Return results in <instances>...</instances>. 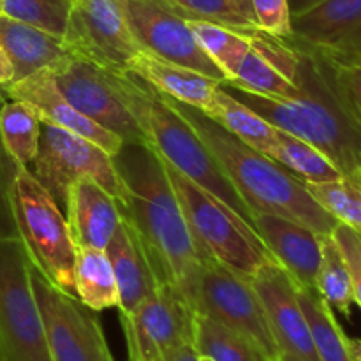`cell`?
Here are the masks:
<instances>
[{"instance_id": "7", "label": "cell", "mask_w": 361, "mask_h": 361, "mask_svg": "<svg viewBox=\"0 0 361 361\" xmlns=\"http://www.w3.org/2000/svg\"><path fill=\"white\" fill-rule=\"evenodd\" d=\"M20 238L0 240V355L2 361H53Z\"/></svg>"}, {"instance_id": "24", "label": "cell", "mask_w": 361, "mask_h": 361, "mask_svg": "<svg viewBox=\"0 0 361 361\" xmlns=\"http://www.w3.org/2000/svg\"><path fill=\"white\" fill-rule=\"evenodd\" d=\"M264 155L303 182H330L344 176L319 148L281 129Z\"/></svg>"}, {"instance_id": "15", "label": "cell", "mask_w": 361, "mask_h": 361, "mask_svg": "<svg viewBox=\"0 0 361 361\" xmlns=\"http://www.w3.org/2000/svg\"><path fill=\"white\" fill-rule=\"evenodd\" d=\"M250 282L264 307L279 361H319L291 275L277 261H268Z\"/></svg>"}, {"instance_id": "17", "label": "cell", "mask_w": 361, "mask_h": 361, "mask_svg": "<svg viewBox=\"0 0 361 361\" xmlns=\"http://www.w3.org/2000/svg\"><path fill=\"white\" fill-rule=\"evenodd\" d=\"M6 99H18L37 111L41 122L53 123L56 127L71 130L81 137L94 141L101 148H104L109 155H115L122 148L123 141L116 134L109 133L99 123L92 122L85 115H81L69 101L62 95L51 76V71L42 69L30 76L23 78L2 87Z\"/></svg>"}, {"instance_id": "9", "label": "cell", "mask_w": 361, "mask_h": 361, "mask_svg": "<svg viewBox=\"0 0 361 361\" xmlns=\"http://www.w3.org/2000/svg\"><path fill=\"white\" fill-rule=\"evenodd\" d=\"M32 289L44 324L53 361H115L101 323L92 309L55 288L34 264H28Z\"/></svg>"}, {"instance_id": "20", "label": "cell", "mask_w": 361, "mask_h": 361, "mask_svg": "<svg viewBox=\"0 0 361 361\" xmlns=\"http://www.w3.org/2000/svg\"><path fill=\"white\" fill-rule=\"evenodd\" d=\"M129 73L150 83L155 90L175 101L189 104L200 109L204 115H210L214 109L215 92L221 81L201 74L189 67L176 66L154 53L141 49L129 63Z\"/></svg>"}, {"instance_id": "21", "label": "cell", "mask_w": 361, "mask_h": 361, "mask_svg": "<svg viewBox=\"0 0 361 361\" xmlns=\"http://www.w3.org/2000/svg\"><path fill=\"white\" fill-rule=\"evenodd\" d=\"M106 252L111 261L118 284L120 317L129 316L143 300H147L157 289L159 282L136 233L123 219L120 221L113 238L109 240Z\"/></svg>"}, {"instance_id": "41", "label": "cell", "mask_w": 361, "mask_h": 361, "mask_svg": "<svg viewBox=\"0 0 361 361\" xmlns=\"http://www.w3.org/2000/svg\"><path fill=\"white\" fill-rule=\"evenodd\" d=\"M323 0H288L289 11H291V16H296V14H302L305 11L312 9L314 6L321 4Z\"/></svg>"}, {"instance_id": "12", "label": "cell", "mask_w": 361, "mask_h": 361, "mask_svg": "<svg viewBox=\"0 0 361 361\" xmlns=\"http://www.w3.org/2000/svg\"><path fill=\"white\" fill-rule=\"evenodd\" d=\"M118 4L141 48L221 83L228 81V76L196 41L189 21L169 9L162 0H118Z\"/></svg>"}, {"instance_id": "23", "label": "cell", "mask_w": 361, "mask_h": 361, "mask_svg": "<svg viewBox=\"0 0 361 361\" xmlns=\"http://www.w3.org/2000/svg\"><path fill=\"white\" fill-rule=\"evenodd\" d=\"M74 289L78 300L94 312L118 309V284L106 249L81 247L76 250Z\"/></svg>"}, {"instance_id": "25", "label": "cell", "mask_w": 361, "mask_h": 361, "mask_svg": "<svg viewBox=\"0 0 361 361\" xmlns=\"http://www.w3.org/2000/svg\"><path fill=\"white\" fill-rule=\"evenodd\" d=\"M194 345L201 358L210 361H277L252 341L203 314L194 316Z\"/></svg>"}, {"instance_id": "28", "label": "cell", "mask_w": 361, "mask_h": 361, "mask_svg": "<svg viewBox=\"0 0 361 361\" xmlns=\"http://www.w3.org/2000/svg\"><path fill=\"white\" fill-rule=\"evenodd\" d=\"M41 118L30 104L6 99L0 106V137L11 157L20 166L30 168L37 155Z\"/></svg>"}, {"instance_id": "36", "label": "cell", "mask_w": 361, "mask_h": 361, "mask_svg": "<svg viewBox=\"0 0 361 361\" xmlns=\"http://www.w3.org/2000/svg\"><path fill=\"white\" fill-rule=\"evenodd\" d=\"M20 168L21 166L11 157L0 137V240L18 238L13 204H11V189Z\"/></svg>"}, {"instance_id": "39", "label": "cell", "mask_w": 361, "mask_h": 361, "mask_svg": "<svg viewBox=\"0 0 361 361\" xmlns=\"http://www.w3.org/2000/svg\"><path fill=\"white\" fill-rule=\"evenodd\" d=\"M161 358L164 361H201V355L192 342H187V344H178L166 349Z\"/></svg>"}, {"instance_id": "14", "label": "cell", "mask_w": 361, "mask_h": 361, "mask_svg": "<svg viewBox=\"0 0 361 361\" xmlns=\"http://www.w3.org/2000/svg\"><path fill=\"white\" fill-rule=\"evenodd\" d=\"M194 316L175 286L159 284L129 316L120 317L129 361H152L173 345L194 344Z\"/></svg>"}, {"instance_id": "6", "label": "cell", "mask_w": 361, "mask_h": 361, "mask_svg": "<svg viewBox=\"0 0 361 361\" xmlns=\"http://www.w3.org/2000/svg\"><path fill=\"white\" fill-rule=\"evenodd\" d=\"M14 222L30 263L67 295L76 296L74 267L76 245L63 212L37 182L32 171L21 166L11 189Z\"/></svg>"}, {"instance_id": "3", "label": "cell", "mask_w": 361, "mask_h": 361, "mask_svg": "<svg viewBox=\"0 0 361 361\" xmlns=\"http://www.w3.org/2000/svg\"><path fill=\"white\" fill-rule=\"evenodd\" d=\"M164 95V94H162ZM169 104L196 129L243 203L256 214H274L330 236L338 224L307 189L305 182L270 157L240 141L200 109L168 97Z\"/></svg>"}, {"instance_id": "38", "label": "cell", "mask_w": 361, "mask_h": 361, "mask_svg": "<svg viewBox=\"0 0 361 361\" xmlns=\"http://www.w3.org/2000/svg\"><path fill=\"white\" fill-rule=\"evenodd\" d=\"M331 236H334L338 249L344 254L345 263H348L349 271H351L355 303H358L361 309V235L355 229L348 228V226L337 224Z\"/></svg>"}, {"instance_id": "8", "label": "cell", "mask_w": 361, "mask_h": 361, "mask_svg": "<svg viewBox=\"0 0 361 361\" xmlns=\"http://www.w3.org/2000/svg\"><path fill=\"white\" fill-rule=\"evenodd\" d=\"M30 166L32 169H28L32 175L62 212L71 185L81 178L97 182L118 201V204L123 201L122 180L116 173L111 155L94 141L53 123H41L37 155Z\"/></svg>"}, {"instance_id": "26", "label": "cell", "mask_w": 361, "mask_h": 361, "mask_svg": "<svg viewBox=\"0 0 361 361\" xmlns=\"http://www.w3.org/2000/svg\"><path fill=\"white\" fill-rule=\"evenodd\" d=\"M296 296L310 326L319 361H351L344 330L317 289L296 284Z\"/></svg>"}, {"instance_id": "46", "label": "cell", "mask_w": 361, "mask_h": 361, "mask_svg": "<svg viewBox=\"0 0 361 361\" xmlns=\"http://www.w3.org/2000/svg\"><path fill=\"white\" fill-rule=\"evenodd\" d=\"M0 13H2V0H0Z\"/></svg>"}, {"instance_id": "13", "label": "cell", "mask_w": 361, "mask_h": 361, "mask_svg": "<svg viewBox=\"0 0 361 361\" xmlns=\"http://www.w3.org/2000/svg\"><path fill=\"white\" fill-rule=\"evenodd\" d=\"M49 71L63 97L81 115L116 134L123 143L148 145L147 134L111 87L102 67L69 55Z\"/></svg>"}, {"instance_id": "48", "label": "cell", "mask_w": 361, "mask_h": 361, "mask_svg": "<svg viewBox=\"0 0 361 361\" xmlns=\"http://www.w3.org/2000/svg\"><path fill=\"white\" fill-rule=\"evenodd\" d=\"M0 361H2V355H0Z\"/></svg>"}, {"instance_id": "2", "label": "cell", "mask_w": 361, "mask_h": 361, "mask_svg": "<svg viewBox=\"0 0 361 361\" xmlns=\"http://www.w3.org/2000/svg\"><path fill=\"white\" fill-rule=\"evenodd\" d=\"M296 51L289 81L300 94L288 101L263 97L233 85L221 83L233 97L270 122L275 129L293 134L319 148L348 178H358L361 133L341 101L328 60L323 53L288 35Z\"/></svg>"}, {"instance_id": "1", "label": "cell", "mask_w": 361, "mask_h": 361, "mask_svg": "<svg viewBox=\"0 0 361 361\" xmlns=\"http://www.w3.org/2000/svg\"><path fill=\"white\" fill-rule=\"evenodd\" d=\"M113 164L123 185L122 219L136 233L155 279L175 286L192 307L208 256L187 226L161 157L148 145L123 143Z\"/></svg>"}, {"instance_id": "40", "label": "cell", "mask_w": 361, "mask_h": 361, "mask_svg": "<svg viewBox=\"0 0 361 361\" xmlns=\"http://www.w3.org/2000/svg\"><path fill=\"white\" fill-rule=\"evenodd\" d=\"M14 81V67L11 63L9 56L6 55V51L0 46V88L7 87L9 83Z\"/></svg>"}, {"instance_id": "4", "label": "cell", "mask_w": 361, "mask_h": 361, "mask_svg": "<svg viewBox=\"0 0 361 361\" xmlns=\"http://www.w3.org/2000/svg\"><path fill=\"white\" fill-rule=\"evenodd\" d=\"M106 78L145 130L148 147L180 173L221 197L254 228L252 212L233 187L217 159L168 99L136 74L104 69ZM256 229V228H254Z\"/></svg>"}, {"instance_id": "10", "label": "cell", "mask_w": 361, "mask_h": 361, "mask_svg": "<svg viewBox=\"0 0 361 361\" xmlns=\"http://www.w3.org/2000/svg\"><path fill=\"white\" fill-rule=\"evenodd\" d=\"M192 310L243 335L279 361L264 307L245 275L208 257L197 282Z\"/></svg>"}, {"instance_id": "27", "label": "cell", "mask_w": 361, "mask_h": 361, "mask_svg": "<svg viewBox=\"0 0 361 361\" xmlns=\"http://www.w3.org/2000/svg\"><path fill=\"white\" fill-rule=\"evenodd\" d=\"M207 116L221 123L233 136L261 154H267L277 133V129L270 122H267L254 109L233 97L222 85H219L215 92L214 109Z\"/></svg>"}, {"instance_id": "11", "label": "cell", "mask_w": 361, "mask_h": 361, "mask_svg": "<svg viewBox=\"0 0 361 361\" xmlns=\"http://www.w3.org/2000/svg\"><path fill=\"white\" fill-rule=\"evenodd\" d=\"M63 44L102 69L123 73L141 44L134 39L118 0H73Z\"/></svg>"}, {"instance_id": "45", "label": "cell", "mask_w": 361, "mask_h": 361, "mask_svg": "<svg viewBox=\"0 0 361 361\" xmlns=\"http://www.w3.org/2000/svg\"><path fill=\"white\" fill-rule=\"evenodd\" d=\"M152 361H164V360H162L161 356H157V358H154V360H152Z\"/></svg>"}, {"instance_id": "34", "label": "cell", "mask_w": 361, "mask_h": 361, "mask_svg": "<svg viewBox=\"0 0 361 361\" xmlns=\"http://www.w3.org/2000/svg\"><path fill=\"white\" fill-rule=\"evenodd\" d=\"M13 20L63 37L71 14L69 0H2V13Z\"/></svg>"}, {"instance_id": "44", "label": "cell", "mask_w": 361, "mask_h": 361, "mask_svg": "<svg viewBox=\"0 0 361 361\" xmlns=\"http://www.w3.org/2000/svg\"><path fill=\"white\" fill-rule=\"evenodd\" d=\"M4 101H6V95H4L2 88H0V106H2V104H4Z\"/></svg>"}, {"instance_id": "35", "label": "cell", "mask_w": 361, "mask_h": 361, "mask_svg": "<svg viewBox=\"0 0 361 361\" xmlns=\"http://www.w3.org/2000/svg\"><path fill=\"white\" fill-rule=\"evenodd\" d=\"M324 59L328 60L344 109L361 133V59H335L328 55Z\"/></svg>"}, {"instance_id": "16", "label": "cell", "mask_w": 361, "mask_h": 361, "mask_svg": "<svg viewBox=\"0 0 361 361\" xmlns=\"http://www.w3.org/2000/svg\"><path fill=\"white\" fill-rule=\"evenodd\" d=\"M291 37L335 59H361V0H323L291 16Z\"/></svg>"}, {"instance_id": "33", "label": "cell", "mask_w": 361, "mask_h": 361, "mask_svg": "<svg viewBox=\"0 0 361 361\" xmlns=\"http://www.w3.org/2000/svg\"><path fill=\"white\" fill-rule=\"evenodd\" d=\"M314 200L338 222L361 235V182L341 176L330 182H305Z\"/></svg>"}, {"instance_id": "42", "label": "cell", "mask_w": 361, "mask_h": 361, "mask_svg": "<svg viewBox=\"0 0 361 361\" xmlns=\"http://www.w3.org/2000/svg\"><path fill=\"white\" fill-rule=\"evenodd\" d=\"M345 344H348L351 361H361V338H353L345 335Z\"/></svg>"}, {"instance_id": "49", "label": "cell", "mask_w": 361, "mask_h": 361, "mask_svg": "<svg viewBox=\"0 0 361 361\" xmlns=\"http://www.w3.org/2000/svg\"><path fill=\"white\" fill-rule=\"evenodd\" d=\"M69 2H71V4H73V0H69Z\"/></svg>"}, {"instance_id": "32", "label": "cell", "mask_w": 361, "mask_h": 361, "mask_svg": "<svg viewBox=\"0 0 361 361\" xmlns=\"http://www.w3.org/2000/svg\"><path fill=\"white\" fill-rule=\"evenodd\" d=\"M189 21L190 30L194 32V37L200 42L203 51L215 62V66L228 76V81L231 80L233 73L243 56L247 55L252 44L249 37L240 32L231 30V28L221 27V25L208 23V21L200 20H187Z\"/></svg>"}, {"instance_id": "31", "label": "cell", "mask_w": 361, "mask_h": 361, "mask_svg": "<svg viewBox=\"0 0 361 361\" xmlns=\"http://www.w3.org/2000/svg\"><path fill=\"white\" fill-rule=\"evenodd\" d=\"M224 83L238 87L242 90L252 92V94L263 95V97L288 101L300 94L298 87L289 81L279 69H275L259 51L250 48L236 71L233 73L231 80Z\"/></svg>"}, {"instance_id": "19", "label": "cell", "mask_w": 361, "mask_h": 361, "mask_svg": "<svg viewBox=\"0 0 361 361\" xmlns=\"http://www.w3.org/2000/svg\"><path fill=\"white\" fill-rule=\"evenodd\" d=\"M63 215L76 249H106L122 221L118 201L92 178L71 185Z\"/></svg>"}, {"instance_id": "30", "label": "cell", "mask_w": 361, "mask_h": 361, "mask_svg": "<svg viewBox=\"0 0 361 361\" xmlns=\"http://www.w3.org/2000/svg\"><path fill=\"white\" fill-rule=\"evenodd\" d=\"M185 20H200L247 34L256 30L252 0H162Z\"/></svg>"}, {"instance_id": "29", "label": "cell", "mask_w": 361, "mask_h": 361, "mask_svg": "<svg viewBox=\"0 0 361 361\" xmlns=\"http://www.w3.org/2000/svg\"><path fill=\"white\" fill-rule=\"evenodd\" d=\"M314 288L331 309L341 312L348 319L351 317V309L355 303L351 271L345 263L344 254L331 235L321 238V263L317 268Z\"/></svg>"}, {"instance_id": "5", "label": "cell", "mask_w": 361, "mask_h": 361, "mask_svg": "<svg viewBox=\"0 0 361 361\" xmlns=\"http://www.w3.org/2000/svg\"><path fill=\"white\" fill-rule=\"evenodd\" d=\"M161 161L178 197L187 226L204 256L249 279L264 263L275 261L261 236L245 219L164 159Z\"/></svg>"}, {"instance_id": "18", "label": "cell", "mask_w": 361, "mask_h": 361, "mask_svg": "<svg viewBox=\"0 0 361 361\" xmlns=\"http://www.w3.org/2000/svg\"><path fill=\"white\" fill-rule=\"evenodd\" d=\"M254 228L293 281L303 288H314L323 236L300 222L274 214L254 215Z\"/></svg>"}, {"instance_id": "47", "label": "cell", "mask_w": 361, "mask_h": 361, "mask_svg": "<svg viewBox=\"0 0 361 361\" xmlns=\"http://www.w3.org/2000/svg\"><path fill=\"white\" fill-rule=\"evenodd\" d=\"M201 361H210V360H207V358H201Z\"/></svg>"}, {"instance_id": "37", "label": "cell", "mask_w": 361, "mask_h": 361, "mask_svg": "<svg viewBox=\"0 0 361 361\" xmlns=\"http://www.w3.org/2000/svg\"><path fill=\"white\" fill-rule=\"evenodd\" d=\"M257 28L275 37L291 35V11L288 0H252Z\"/></svg>"}, {"instance_id": "22", "label": "cell", "mask_w": 361, "mask_h": 361, "mask_svg": "<svg viewBox=\"0 0 361 361\" xmlns=\"http://www.w3.org/2000/svg\"><path fill=\"white\" fill-rule=\"evenodd\" d=\"M0 46L14 67V81L51 69L71 55L62 37L0 14Z\"/></svg>"}, {"instance_id": "43", "label": "cell", "mask_w": 361, "mask_h": 361, "mask_svg": "<svg viewBox=\"0 0 361 361\" xmlns=\"http://www.w3.org/2000/svg\"><path fill=\"white\" fill-rule=\"evenodd\" d=\"M356 182H361V154H360V161H358V178Z\"/></svg>"}]
</instances>
